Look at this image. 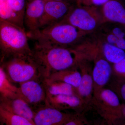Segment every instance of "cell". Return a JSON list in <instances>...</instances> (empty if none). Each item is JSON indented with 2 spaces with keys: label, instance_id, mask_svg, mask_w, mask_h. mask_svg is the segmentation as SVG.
<instances>
[{
  "label": "cell",
  "instance_id": "obj_16",
  "mask_svg": "<svg viewBox=\"0 0 125 125\" xmlns=\"http://www.w3.org/2000/svg\"><path fill=\"white\" fill-rule=\"evenodd\" d=\"M47 78L67 83L76 89L80 84L81 75V72L74 67L69 69L55 72Z\"/></svg>",
  "mask_w": 125,
  "mask_h": 125
},
{
  "label": "cell",
  "instance_id": "obj_12",
  "mask_svg": "<svg viewBox=\"0 0 125 125\" xmlns=\"http://www.w3.org/2000/svg\"><path fill=\"white\" fill-rule=\"evenodd\" d=\"M84 61L83 59H80L78 61L80 62L81 78L80 84L76 89V91L78 96L86 103L91 99L94 81L92 72L90 71V68L84 63Z\"/></svg>",
  "mask_w": 125,
  "mask_h": 125
},
{
  "label": "cell",
  "instance_id": "obj_13",
  "mask_svg": "<svg viewBox=\"0 0 125 125\" xmlns=\"http://www.w3.org/2000/svg\"><path fill=\"white\" fill-rule=\"evenodd\" d=\"M77 95H50L47 94L45 103L61 111L78 109L84 104Z\"/></svg>",
  "mask_w": 125,
  "mask_h": 125
},
{
  "label": "cell",
  "instance_id": "obj_6",
  "mask_svg": "<svg viewBox=\"0 0 125 125\" xmlns=\"http://www.w3.org/2000/svg\"><path fill=\"white\" fill-rule=\"evenodd\" d=\"M42 81L31 80L19 84L20 97L34 110L46 103L47 94Z\"/></svg>",
  "mask_w": 125,
  "mask_h": 125
},
{
  "label": "cell",
  "instance_id": "obj_23",
  "mask_svg": "<svg viewBox=\"0 0 125 125\" xmlns=\"http://www.w3.org/2000/svg\"><path fill=\"white\" fill-rule=\"evenodd\" d=\"M84 5L98 7L102 6L109 0H81Z\"/></svg>",
  "mask_w": 125,
  "mask_h": 125
},
{
  "label": "cell",
  "instance_id": "obj_2",
  "mask_svg": "<svg viewBox=\"0 0 125 125\" xmlns=\"http://www.w3.org/2000/svg\"><path fill=\"white\" fill-rule=\"evenodd\" d=\"M28 33L29 39L40 45L72 48L88 33L71 25L60 22Z\"/></svg>",
  "mask_w": 125,
  "mask_h": 125
},
{
  "label": "cell",
  "instance_id": "obj_26",
  "mask_svg": "<svg viewBox=\"0 0 125 125\" xmlns=\"http://www.w3.org/2000/svg\"><path fill=\"white\" fill-rule=\"evenodd\" d=\"M4 60V57L0 50V65L1 64Z\"/></svg>",
  "mask_w": 125,
  "mask_h": 125
},
{
  "label": "cell",
  "instance_id": "obj_8",
  "mask_svg": "<svg viewBox=\"0 0 125 125\" xmlns=\"http://www.w3.org/2000/svg\"><path fill=\"white\" fill-rule=\"evenodd\" d=\"M45 1L44 12L40 21L39 29L60 22L73 8L69 2Z\"/></svg>",
  "mask_w": 125,
  "mask_h": 125
},
{
  "label": "cell",
  "instance_id": "obj_3",
  "mask_svg": "<svg viewBox=\"0 0 125 125\" xmlns=\"http://www.w3.org/2000/svg\"><path fill=\"white\" fill-rule=\"evenodd\" d=\"M0 66L13 83L31 80L42 81L45 79L42 69L31 54L9 57L5 58Z\"/></svg>",
  "mask_w": 125,
  "mask_h": 125
},
{
  "label": "cell",
  "instance_id": "obj_11",
  "mask_svg": "<svg viewBox=\"0 0 125 125\" xmlns=\"http://www.w3.org/2000/svg\"><path fill=\"white\" fill-rule=\"evenodd\" d=\"M101 12L103 24L110 22L125 25V8L118 0H109L102 6Z\"/></svg>",
  "mask_w": 125,
  "mask_h": 125
},
{
  "label": "cell",
  "instance_id": "obj_17",
  "mask_svg": "<svg viewBox=\"0 0 125 125\" xmlns=\"http://www.w3.org/2000/svg\"><path fill=\"white\" fill-rule=\"evenodd\" d=\"M102 40L101 51L104 57L108 62L115 64L125 58V50L105 42L102 39Z\"/></svg>",
  "mask_w": 125,
  "mask_h": 125
},
{
  "label": "cell",
  "instance_id": "obj_20",
  "mask_svg": "<svg viewBox=\"0 0 125 125\" xmlns=\"http://www.w3.org/2000/svg\"><path fill=\"white\" fill-rule=\"evenodd\" d=\"M0 94L8 97L20 96L19 88L9 80L5 72L0 66Z\"/></svg>",
  "mask_w": 125,
  "mask_h": 125
},
{
  "label": "cell",
  "instance_id": "obj_22",
  "mask_svg": "<svg viewBox=\"0 0 125 125\" xmlns=\"http://www.w3.org/2000/svg\"><path fill=\"white\" fill-rule=\"evenodd\" d=\"M7 1L11 10L23 24L24 14L27 4L26 0H7Z\"/></svg>",
  "mask_w": 125,
  "mask_h": 125
},
{
  "label": "cell",
  "instance_id": "obj_4",
  "mask_svg": "<svg viewBox=\"0 0 125 125\" xmlns=\"http://www.w3.org/2000/svg\"><path fill=\"white\" fill-rule=\"evenodd\" d=\"M29 39L24 28L0 19V50L4 60L11 56L31 54Z\"/></svg>",
  "mask_w": 125,
  "mask_h": 125
},
{
  "label": "cell",
  "instance_id": "obj_15",
  "mask_svg": "<svg viewBox=\"0 0 125 125\" xmlns=\"http://www.w3.org/2000/svg\"><path fill=\"white\" fill-rule=\"evenodd\" d=\"M42 83L48 95H78L76 88L63 81L46 78L43 81Z\"/></svg>",
  "mask_w": 125,
  "mask_h": 125
},
{
  "label": "cell",
  "instance_id": "obj_10",
  "mask_svg": "<svg viewBox=\"0 0 125 125\" xmlns=\"http://www.w3.org/2000/svg\"><path fill=\"white\" fill-rule=\"evenodd\" d=\"M0 105L7 111L22 117L33 123L34 110L20 96L8 97L0 94Z\"/></svg>",
  "mask_w": 125,
  "mask_h": 125
},
{
  "label": "cell",
  "instance_id": "obj_18",
  "mask_svg": "<svg viewBox=\"0 0 125 125\" xmlns=\"http://www.w3.org/2000/svg\"><path fill=\"white\" fill-rule=\"evenodd\" d=\"M96 98L100 103V107L104 109L106 107H116L120 105L119 98L116 94L109 89L96 90Z\"/></svg>",
  "mask_w": 125,
  "mask_h": 125
},
{
  "label": "cell",
  "instance_id": "obj_1",
  "mask_svg": "<svg viewBox=\"0 0 125 125\" xmlns=\"http://www.w3.org/2000/svg\"><path fill=\"white\" fill-rule=\"evenodd\" d=\"M31 55L42 69L45 79L55 72L74 67L78 62L73 48L35 43Z\"/></svg>",
  "mask_w": 125,
  "mask_h": 125
},
{
  "label": "cell",
  "instance_id": "obj_25",
  "mask_svg": "<svg viewBox=\"0 0 125 125\" xmlns=\"http://www.w3.org/2000/svg\"><path fill=\"white\" fill-rule=\"evenodd\" d=\"M121 94L122 98L125 101V84L121 88Z\"/></svg>",
  "mask_w": 125,
  "mask_h": 125
},
{
  "label": "cell",
  "instance_id": "obj_5",
  "mask_svg": "<svg viewBox=\"0 0 125 125\" xmlns=\"http://www.w3.org/2000/svg\"><path fill=\"white\" fill-rule=\"evenodd\" d=\"M61 22L67 23L89 34L103 24V19L97 7L79 6L76 8L73 7Z\"/></svg>",
  "mask_w": 125,
  "mask_h": 125
},
{
  "label": "cell",
  "instance_id": "obj_27",
  "mask_svg": "<svg viewBox=\"0 0 125 125\" xmlns=\"http://www.w3.org/2000/svg\"><path fill=\"white\" fill-rule=\"evenodd\" d=\"M123 113H124V114H125V107L123 109Z\"/></svg>",
  "mask_w": 125,
  "mask_h": 125
},
{
  "label": "cell",
  "instance_id": "obj_14",
  "mask_svg": "<svg viewBox=\"0 0 125 125\" xmlns=\"http://www.w3.org/2000/svg\"><path fill=\"white\" fill-rule=\"evenodd\" d=\"M112 72V67L104 57L98 58L92 71L94 85H96L99 89L106 85L109 81Z\"/></svg>",
  "mask_w": 125,
  "mask_h": 125
},
{
  "label": "cell",
  "instance_id": "obj_24",
  "mask_svg": "<svg viewBox=\"0 0 125 125\" xmlns=\"http://www.w3.org/2000/svg\"><path fill=\"white\" fill-rule=\"evenodd\" d=\"M114 68L117 73L125 76V58L114 64Z\"/></svg>",
  "mask_w": 125,
  "mask_h": 125
},
{
  "label": "cell",
  "instance_id": "obj_21",
  "mask_svg": "<svg viewBox=\"0 0 125 125\" xmlns=\"http://www.w3.org/2000/svg\"><path fill=\"white\" fill-rule=\"evenodd\" d=\"M0 19L24 28L23 24L11 10L7 0H0Z\"/></svg>",
  "mask_w": 125,
  "mask_h": 125
},
{
  "label": "cell",
  "instance_id": "obj_9",
  "mask_svg": "<svg viewBox=\"0 0 125 125\" xmlns=\"http://www.w3.org/2000/svg\"><path fill=\"white\" fill-rule=\"evenodd\" d=\"M45 2V0H31L27 2L23 22L27 33L33 32L39 29Z\"/></svg>",
  "mask_w": 125,
  "mask_h": 125
},
{
  "label": "cell",
  "instance_id": "obj_7",
  "mask_svg": "<svg viewBox=\"0 0 125 125\" xmlns=\"http://www.w3.org/2000/svg\"><path fill=\"white\" fill-rule=\"evenodd\" d=\"M34 111L33 121L34 125H65L72 115L46 103Z\"/></svg>",
  "mask_w": 125,
  "mask_h": 125
},
{
  "label": "cell",
  "instance_id": "obj_19",
  "mask_svg": "<svg viewBox=\"0 0 125 125\" xmlns=\"http://www.w3.org/2000/svg\"><path fill=\"white\" fill-rule=\"evenodd\" d=\"M0 123L6 125H34L32 122L7 111L0 105Z\"/></svg>",
  "mask_w": 125,
  "mask_h": 125
}]
</instances>
